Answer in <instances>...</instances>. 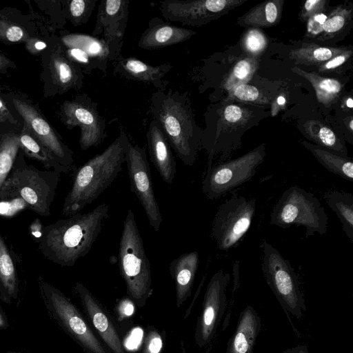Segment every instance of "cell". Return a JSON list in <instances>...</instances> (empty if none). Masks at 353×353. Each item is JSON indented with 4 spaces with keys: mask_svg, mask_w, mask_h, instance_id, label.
<instances>
[{
    "mask_svg": "<svg viewBox=\"0 0 353 353\" xmlns=\"http://www.w3.org/2000/svg\"><path fill=\"white\" fill-rule=\"evenodd\" d=\"M265 157L263 143L240 157L208 167L202 181L203 192L214 200L250 181Z\"/></svg>",
    "mask_w": 353,
    "mask_h": 353,
    "instance_id": "9c48e42d",
    "label": "cell"
},
{
    "mask_svg": "<svg viewBox=\"0 0 353 353\" xmlns=\"http://www.w3.org/2000/svg\"><path fill=\"white\" fill-rule=\"evenodd\" d=\"M283 0H269L249 10L236 23L249 28H265L277 24L282 16Z\"/></svg>",
    "mask_w": 353,
    "mask_h": 353,
    "instance_id": "cb8c5ba5",
    "label": "cell"
},
{
    "mask_svg": "<svg viewBox=\"0 0 353 353\" xmlns=\"http://www.w3.org/2000/svg\"><path fill=\"white\" fill-rule=\"evenodd\" d=\"M195 34L191 29L174 26L154 17L149 21L137 45L143 50H158L185 41Z\"/></svg>",
    "mask_w": 353,
    "mask_h": 353,
    "instance_id": "ffe728a7",
    "label": "cell"
},
{
    "mask_svg": "<svg viewBox=\"0 0 353 353\" xmlns=\"http://www.w3.org/2000/svg\"><path fill=\"white\" fill-rule=\"evenodd\" d=\"M345 105L349 108H352L353 107V101L351 97H348L345 100Z\"/></svg>",
    "mask_w": 353,
    "mask_h": 353,
    "instance_id": "f907efd6",
    "label": "cell"
},
{
    "mask_svg": "<svg viewBox=\"0 0 353 353\" xmlns=\"http://www.w3.org/2000/svg\"><path fill=\"white\" fill-rule=\"evenodd\" d=\"M232 97L250 102L260 101L261 94L256 87L247 83L241 84L229 92Z\"/></svg>",
    "mask_w": 353,
    "mask_h": 353,
    "instance_id": "8d00e7d4",
    "label": "cell"
},
{
    "mask_svg": "<svg viewBox=\"0 0 353 353\" xmlns=\"http://www.w3.org/2000/svg\"><path fill=\"white\" fill-rule=\"evenodd\" d=\"M230 280V274L220 269L207 285L194 334L196 345L200 348L211 343L225 314L228 305L226 288Z\"/></svg>",
    "mask_w": 353,
    "mask_h": 353,
    "instance_id": "4fadbf2b",
    "label": "cell"
},
{
    "mask_svg": "<svg viewBox=\"0 0 353 353\" xmlns=\"http://www.w3.org/2000/svg\"><path fill=\"white\" fill-rule=\"evenodd\" d=\"M281 353H310L306 345H298L296 346L287 348Z\"/></svg>",
    "mask_w": 353,
    "mask_h": 353,
    "instance_id": "bcb514c9",
    "label": "cell"
},
{
    "mask_svg": "<svg viewBox=\"0 0 353 353\" xmlns=\"http://www.w3.org/2000/svg\"><path fill=\"white\" fill-rule=\"evenodd\" d=\"M125 163L130 181V190L141 204L150 227L155 231L163 222L159 207L154 196L152 176L144 148L129 139L125 151Z\"/></svg>",
    "mask_w": 353,
    "mask_h": 353,
    "instance_id": "8fae6325",
    "label": "cell"
},
{
    "mask_svg": "<svg viewBox=\"0 0 353 353\" xmlns=\"http://www.w3.org/2000/svg\"><path fill=\"white\" fill-rule=\"evenodd\" d=\"M119 136L101 153L89 159L74 173L72 188L63 205L65 216L80 212L114 181L125 162L129 138L120 129Z\"/></svg>",
    "mask_w": 353,
    "mask_h": 353,
    "instance_id": "3957f363",
    "label": "cell"
},
{
    "mask_svg": "<svg viewBox=\"0 0 353 353\" xmlns=\"http://www.w3.org/2000/svg\"><path fill=\"white\" fill-rule=\"evenodd\" d=\"M352 49L346 48L318 67L319 72L332 70L346 62L352 55Z\"/></svg>",
    "mask_w": 353,
    "mask_h": 353,
    "instance_id": "60d3db41",
    "label": "cell"
},
{
    "mask_svg": "<svg viewBox=\"0 0 353 353\" xmlns=\"http://www.w3.org/2000/svg\"><path fill=\"white\" fill-rule=\"evenodd\" d=\"M19 280L16 267L0 233V299L10 304L18 298Z\"/></svg>",
    "mask_w": 353,
    "mask_h": 353,
    "instance_id": "d4e9b609",
    "label": "cell"
},
{
    "mask_svg": "<svg viewBox=\"0 0 353 353\" xmlns=\"http://www.w3.org/2000/svg\"><path fill=\"white\" fill-rule=\"evenodd\" d=\"M352 9L347 6L339 5L334 8L328 14L324 23L323 33L317 38L325 40L336 37L347 28L352 21Z\"/></svg>",
    "mask_w": 353,
    "mask_h": 353,
    "instance_id": "4dcf8cb0",
    "label": "cell"
},
{
    "mask_svg": "<svg viewBox=\"0 0 353 353\" xmlns=\"http://www.w3.org/2000/svg\"><path fill=\"white\" fill-rule=\"evenodd\" d=\"M60 174L54 170H40L17 157L1 188L0 196H19L27 203L28 210L41 216H48Z\"/></svg>",
    "mask_w": 353,
    "mask_h": 353,
    "instance_id": "5b68a950",
    "label": "cell"
},
{
    "mask_svg": "<svg viewBox=\"0 0 353 353\" xmlns=\"http://www.w3.org/2000/svg\"><path fill=\"white\" fill-rule=\"evenodd\" d=\"M119 268L128 297L143 307L153 292L151 268L131 209L128 210L119 241Z\"/></svg>",
    "mask_w": 353,
    "mask_h": 353,
    "instance_id": "277c9868",
    "label": "cell"
},
{
    "mask_svg": "<svg viewBox=\"0 0 353 353\" xmlns=\"http://www.w3.org/2000/svg\"><path fill=\"white\" fill-rule=\"evenodd\" d=\"M117 306V313L123 319L131 316L134 312L135 304L129 297L120 300Z\"/></svg>",
    "mask_w": 353,
    "mask_h": 353,
    "instance_id": "b9f144b4",
    "label": "cell"
},
{
    "mask_svg": "<svg viewBox=\"0 0 353 353\" xmlns=\"http://www.w3.org/2000/svg\"><path fill=\"white\" fill-rule=\"evenodd\" d=\"M38 283L49 316L85 353H111L68 297L41 276Z\"/></svg>",
    "mask_w": 353,
    "mask_h": 353,
    "instance_id": "52a82bcc",
    "label": "cell"
},
{
    "mask_svg": "<svg viewBox=\"0 0 353 353\" xmlns=\"http://www.w3.org/2000/svg\"><path fill=\"white\" fill-rule=\"evenodd\" d=\"M13 102L39 142L52 154L65 172L71 170L73 164L72 152L58 138L50 125L28 104L18 99H14Z\"/></svg>",
    "mask_w": 353,
    "mask_h": 353,
    "instance_id": "e0dca14e",
    "label": "cell"
},
{
    "mask_svg": "<svg viewBox=\"0 0 353 353\" xmlns=\"http://www.w3.org/2000/svg\"><path fill=\"white\" fill-rule=\"evenodd\" d=\"M43 228L39 219H36L30 227L31 233L37 238H39L41 235Z\"/></svg>",
    "mask_w": 353,
    "mask_h": 353,
    "instance_id": "7dc6e473",
    "label": "cell"
},
{
    "mask_svg": "<svg viewBox=\"0 0 353 353\" xmlns=\"http://www.w3.org/2000/svg\"><path fill=\"white\" fill-rule=\"evenodd\" d=\"M256 212V200L233 195L218 208L214 217L211 235L219 250L228 251L241 241L249 230Z\"/></svg>",
    "mask_w": 353,
    "mask_h": 353,
    "instance_id": "30bf717a",
    "label": "cell"
},
{
    "mask_svg": "<svg viewBox=\"0 0 353 353\" xmlns=\"http://www.w3.org/2000/svg\"><path fill=\"white\" fill-rule=\"evenodd\" d=\"M286 103L285 98L283 95L278 96L272 103L271 113L274 117L282 110Z\"/></svg>",
    "mask_w": 353,
    "mask_h": 353,
    "instance_id": "ee69618b",
    "label": "cell"
},
{
    "mask_svg": "<svg viewBox=\"0 0 353 353\" xmlns=\"http://www.w3.org/2000/svg\"><path fill=\"white\" fill-rule=\"evenodd\" d=\"M199 263V253L196 251H192L176 257L170 264L169 270L175 285L176 303L178 307L192 294Z\"/></svg>",
    "mask_w": 353,
    "mask_h": 353,
    "instance_id": "603a6c76",
    "label": "cell"
},
{
    "mask_svg": "<svg viewBox=\"0 0 353 353\" xmlns=\"http://www.w3.org/2000/svg\"><path fill=\"white\" fill-rule=\"evenodd\" d=\"M328 217L320 201L311 192L292 185L281 194L270 214V223L283 229L293 225L305 229V238L327 233Z\"/></svg>",
    "mask_w": 353,
    "mask_h": 353,
    "instance_id": "ba28073f",
    "label": "cell"
},
{
    "mask_svg": "<svg viewBox=\"0 0 353 353\" xmlns=\"http://www.w3.org/2000/svg\"><path fill=\"white\" fill-rule=\"evenodd\" d=\"M222 118L230 125L242 124L248 119L247 112L243 108L236 105H229L223 111Z\"/></svg>",
    "mask_w": 353,
    "mask_h": 353,
    "instance_id": "f35d334b",
    "label": "cell"
},
{
    "mask_svg": "<svg viewBox=\"0 0 353 353\" xmlns=\"http://www.w3.org/2000/svg\"><path fill=\"white\" fill-rule=\"evenodd\" d=\"M258 65L256 57H249L237 61L224 81V88L230 92L239 85L246 83L254 74Z\"/></svg>",
    "mask_w": 353,
    "mask_h": 353,
    "instance_id": "1f68e13d",
    "label": "cell"
},
{
    "mask_svg": "<svg viewBox=\"0 0 353 353\" xmlns=\"http://www.w3.org/2000/svg\"><path fill=\"white\" fill-rule=\"evenodd\" d=\"M303 126L305 136L319 147L340 156L348 157L345 145L330 128L314 120L307 121Z\"/></svg>",
    "mask_w": 353,
    "mask_h": 353,
    "instance_id": "f546056e",
    "label": "cell"
},
{
    "mask_svg": "<svg viewBox=\"0 0 353 353\" xmlns=\"http://www.w3.org/2000/svg\"><path fill=\"white\" fill-rule=\"evenodd\" d=\"M7 353H24V352H14V351H8Z\"/></svg>",
    "mask_w": 353,
    "mask_h": 353,
    "instance_id": "f5cc1de1",
    "label": "cell"
},
{
    "mask_svg": "<svg viewBox=\"0 0 353 353\" xmlns=\"http://www.w3.org/2000/svg\"><path fill=\"white\" fill-rule=\"evenodd\" d=\"M23 35V30L18 26L10 27L6 32L7 39L12 42L19 41Z\"/></svg>",
    "mask_w": 353,
    "mask_h": 353,
    "instance_id": "7bdbcfd3",
    "label": "cell"
},
{
    "mask_svg": "<svg viewBox=\"0 0 353 353\" xmlns=\"http://www.w3.org/2000/svg\"><path fill=\"white\" fill-rule=\"evenodd\" d=\"M345 48L322 46L316 43H303L290 50V59L296 64L319 67Z\"/></svg>",
    "mask_w": 353,
    "mask_h": 353,
    "instance_id": "f1b7e54d",
    "label": "cell"
},
{
    "mask_svg": "<svg viewBox=\"0 0 353 353\" xmlns=\"http://www.w3.org/2000/svg\"><path fill=\"white\" fill-rule=\"evenodd\" d=\"M327 14L320 12L310 17L307 21V28L305 37L314 39L318 38L321 35L323 30L324 23L326 20Z\"/></svg>",
    "mask_w": 353,
    "mask_h": 353,
    "instance_id": "74e56055",
    "label": "cell"
},
{
    "mask_svg": "<svg viewBox=\"0 0 353 353\" xmlns=\"http://www.w3.org/2000/svg\"><path fill=\"white\" fill-rule=\"evenodd\" d=\"M324 199L329 208L337 215L350 241L353 243V194L331 190L325 194Z\"/></svg>",
    "mask_w": 353,
    "mask_h": 353,
    "instance_id": "4316f807",
    "label": "cell"
},
{
    "mask_svg": "<svg viewBox=\"0 0 353 353\" xmlns=\"http://www.w3.org/2000/svg\"><path fill=\"white\" fill-rule=\"evenodd\" d=\"M74 289L88 322L108 350L111 353H128L116 325L103 305L83 283L77 282Z\"/></svg>",
    "mask_w": 353,
    "mask_h": 353,
    "instance_id": "2e32d148",
    "label": "cell"
},
{
    "mask_svg": "<svg viewBox=\"0 0 353 353\" xmlns=\"http://www.w3.org/2000/svg\"><path fill=\"white\" fill-rule=\"evenodd\" d=\"M292 71L311 83L320 103L329 106L338 99L343 89V84L339 80L322 77L315 72H306L299 67H294Z\"/></svg>",
    "mask_w": 353,
    "mask_h": 353,
    "instance_id": "83f0119b",
    "label": "cell"
},
{
    "mask_svg": "<svg viewBox=\"0 0 353 353\" xmlns=\"http://www.w3.org/2000/svg\"><path fill=\"white\" fill-rule=\"evenodd\" d=\"M28 209L27 203L20 197L14 196H0V215L9 218Z\"/></svg>",
    "mask_w": 353,
    "mask_h": 353,
    "instance_id": "d590c367",
    "label": "cell"
},
{
    "mask_svg": "<svg viewBox=\"0 0 353 353\" xmlns=\"http://www.w3.org/2000/svg\"><path fill=\"white\" fill-rule=\"evenodd\" d=\"M97 0H72L70 1L68 9L74 23H86L96 7Z\"/></svg>",
    "mask_w": 353,
    "mask_h": 353,
    "instance_id": "836d02e7",
    "label": "cell"
},
{
    "mask_svg": "<svg viewBox=\"0 0 353 353\" xmlns=\"http://www.w3.org/2000/svg\"><path fill=\"white\" fill-rule=\"evenodd\" d=\"M63 112L68 127L80 128L79 145L83 150L98 146L106 138L105 120L98 111L97 104L88 95L65 102Z\"/></svg>",
    "mask_w": 353,
    "mask_h": 353,
    "instance_id": "5bb4252c",
    "label": "cell"
},
{
    "mask_svg": "<svg viewBox=\"0 0 353 353\" xmlns=\"http://www.w3.org/2000/svg\"><path fill=\"white\" fill-rule=\"evenodd\" d=\"M302 144L326 170L348 181H353V161L350 158L340 156L307 141H303Z\"/></svg>",
    "mask_w": 353,
    "mask_h": 353,
    "instance_id": "484cf974",
    "label": "cell"
},
{
    "mask_svg": "<svg viewBox=\"0 0 353 353\" xmlns=\"http://www.w3.org/2000/svg\"><path fill=\"white\" fill-rule=\"evenodd\" d=\"M63 41L69 48L70 56L87 72L99 70L106 73L108 63L112 61L110 50L102 39L82 34L66 35Z\"/></svg>",
    "mask_w": 353,
    "mask_h": 353,
    "instance_id": "ac0fdd59",
    "label": "cell"
},
{
    "mask_svg": "<svg viewBox=\"0 0 353 353\" xmlns=\"http://www.w3.org/2000/svg\"><path fill=\"white\" fill-rule=\"evenodd\" d=\"M34 46L37 50H42L46 46V43L42 41L37 42Z\"/></svg>",
    "mask_w": 353,
    "mask_h": 353,
    "instance_id": "681fc988",
    "label": "cell"
},
{
    "mask_svg": "<svg viewBox=\"0 0 353 353\" xmlns=\"http://www.w3.org/2000/svg\"><path fill=\"white\" fill-rule=\"evenodd\" d=\"M151 161L164 182L172 184L176 172V161L168 139L153 119L146 132Z\"/></svg>",
    "mask_w": 353,
    "mask_h": 353,
    "instance_id": "44dd1931",
    "label": "cell"
},
{
    "mask_svg": "<svg viewBox=\"0 0 353 353\" xmlns=\"http://www.w3.org/2000/svg\"><path fill=\"white\" fill-rule=\"evenodd\" d=\"M163 348V336L153 326L148 327L138 353H161Z\"/></svg>",
    "mask_w": 353,
    "mask_h": 353,
    "instance_id": "e575fe53",
    "label": "cell"
},
{
    "mask_svg": "<svg viewBox=\"0 0 353 353\" xmlns=\"http://www.w3.org/2000/svg\"><path fill=\"white\" fill-rule=\"evenodd\" d=\"M247 0H165L160 3L164 19L183 26H201L241 6Z\"/></svg>",
    "mask_w": 353,
    "mask_h": 353,
    "instance_id": "7c38bea8",
    "label": "cell"
},
{
    "mask_svg": "<svg viewBox=\"0 0 353 353\" xmlns=\"http://www.w3.org/2000/svg\"><path fill=\"white\" fill-rule=\"evenodd\" d=\"M261 320L256 310L248 305L241 312L234 334L230 338L226 353H254Z\"/></svg>",
    "mask_w": 353,
    "mask_h": 353,
    "instance_id": "7402d4cb",
    "label": "cell"
},
{
    "mask_svg": "<svg viewBox=\"0 0 353 353\" xmlns=\"http://www.w3.org/2000/svg\"><path fill=\"white\" fill-rule=\"evenodd\" d=\"M129 0H102L98 7L92 36L102 34L112 61L120 56L129 15Z\"/></svg>",
    "mask_w": 353,
    "mask_h": 353,
    "instance_id": "9a60e30c",
    "label": "cell"
},
{
    "mask_svg": "<svg viewBox=\"0 0 353 353\" xmlns=\"http://www.w3.org/2000/svg\"><path fill=\"white\" fill-rule=\"evenodd\" d=\"M170 63L152 65L134 58L119 56L115 61L113 72L122 78L142 82L157 88L165 90L168 81L165 76L172 69Z\"/></svg>",
    "mask_w": 353,
    "mask_h": 353,
    "instance_id": "d6986e66",
    "label": "cell"
},
{
    "mask_svg": "<svg viewBox=\"0 0 353 353\" xmlns=\"http://www.w3.org/2000/svg\"><path fill=\"white\" fill-rule=\"evenodd\" d=\"M232 275H233L232 294H234L235 292L239 289V288L240 286V283H239V261H234L233 263Z\"/></svg>",
    "mask_w": 353,
    "mask_h": 353,
    "instance_id": "f6af8a7d",
    "label": "cell"
},
{
    "mask_svg": "<svg viewBox=\"0 0 353 353\" xmlns=\"http://www.w3.org/2000/svg\"><path fill=\"white\" fill-rule=\"evenodd\" d=\"M108 216L109 206L102 203L87 213L78 212L46 225L39 238V250L49 261L72 267L91 250Z\"/></svg>",
    "mask_w": 353,
    "mask_h": 353,
    "instance_id": "6da1fadb",
    "label": "cell"
},
{
    "mask_svg": "<svg viewBox=\"0 0 353 353\" xmlns=\"http://www.w3.org/2000/svg\"><path fill=\"white\" fill-rule=\"evenodd\" d=\"M349 128H350V132H352V130H353V120H352V118L350 119V120L349 121Z\"/></svg>",
    "mask_w": 353,
    "mask_h": 353,
    "instance_id": "816d5d0a",
    "label": "cell"
},
{
    "mask_svg": "<svg viewBox=\"0 0 353 353\" xmlns=\"http://www.w3.org/2000/svg\"><path fill=\"white\" fill-rule=\"evenodd\" d=\"M150 112L177 157L184 164L192 165L203 132L194 120L188 93L157 90L150 99Z\"/></svg>",
    "mask_w": 353,
    "mask_h": 353,
    "instance_id": "7a4b0ae2",
    "label": "cell"
},
{
    "mask_svg": "<svg viewBox=\"0 0 353 353\" xmlns=\"http://www.w3.org/2000/svg\"><path fill=\"white\" fill-rule=\"evenodd\" d=\"M326 0H307L302 6L300 19L306 21L310 17L315 14L323 12L327 6Z\"/></svg>",
    "mask_w": 353,
    "mask_h": 353,
    "instance_id": "ab89813d",
    "label": "cell"
},
{
    "mask_svg": "<svg viewBox=\"0 0 353 353\" xmlns=\"http://www.w3.org/2000/svg\"><path fill=\"white\" fill-rule=\"evenodd\" d=\"M3 106L1 101H0V108Z\"/></svg>",
    "mask_w": 353,
    "mask_h": 353,
    "instance_id": "db71d44e",
    "label": "cell"
},
{
    "mask_svg": "<svg viewBox=\"0 0 353 353\" xmlns=\"http://www.w3.org/2000/svg\"><path fill=\"white\" fill-rule=\"evenodd\" d=\"M8 325H9L6 315L0 307V330L7 328Z\"/></svg>",
    "mask_w": 353,
    "mask_h": 353,
    "instance_id": "c3c4849f",
    "label": "cell"
},
{
    "mask_svg": "<svg viewBox=\"0 0 353 353\" xmlns=\"http://www.w3.org/2000/svg\"><path fill=\"white\" fill-rule=\"evenodd\" d=\"M267 45L268 39L265 34L256 28H249L241 39L243 50L252 57H256L261 54L266 48Z\"/></svg>",
    "mask_w": 353,
    "mask_h": 353,
    "instance_id": "d6a6232c",
    "label": "cell"
},
{
    "mask_svg": "<svg viewBox=\"0 0 353 353\" xmlns=\"http://www.w3.org/2000/svg\"><path fill=\"white\" fill-rule=\"evenodd\" d=\"M260 248L262 251L261 270L266 283L287 315L294 332L299 334L290 316V314L300 320L306 311L299 276L290 261L265 239H263Z\"/></svg>",
    "mask_w": 353,
    "mask_h": 353,
    "instance_id": "8992f818",
    "label": "cell"
}]
</instances>
